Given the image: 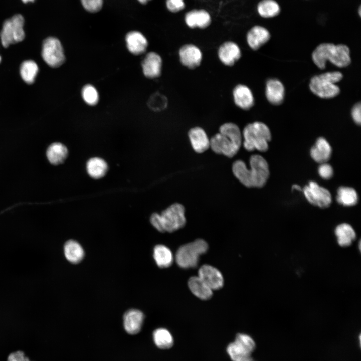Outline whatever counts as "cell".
I'll return each mask as SVG.
<instances>
[{
    "instance_id": "836d02e7",
    "label": "cell",
    "mask_w": 361,
    "mask_h": 361,
    "mask_svg": "<svg viewBox=\"0 0 361 361\" xmlns=\"http://www.w3.org/2000/svg\"><path fill=\"white\" fill-rule=\"evenodd\" d=\"M168 100L164 95L156 92L153 94L148 100V107L154 111H161L167 106Z\"/></svg>"
},
{
    "instance_id": "e0dca14e",
    "label": "cell",
    "mask_w": 361,
    "mask_h": 361,
    "mask_svg": "<svg viewBox=\"0 0 361 361\" xmlns=\"http://www.w3.org/2000/svg\"><path fill=\"white\" fill-rule=\"evenodd\" d=\"M162 61L157 53L150 52L145 57L142 62L144 75L149 78L159 77L161 72Z\"/></svg>"
},
{
    "instance_id": "8fae6325",
    "label": "cell",
    "mask_w": 361,
    "mask_h": 361,
    "mask_svg": "<svg viewBox=\"0 0 361 361\" xmlns=\"http://www.w3.org/2000/svg\"><path fill=\"white\" fill-rule=\"evenodd\" d=\"M303 191L306 199L312 205L324 208L331 204L332 200L329 191L315 182H310Z\"/></svg>"
},
{
    "instance_id": "ac0fdd59",
    "label": "cell",
    "mask_w": 361,
    "mask_h": 361,
    "mask_svg": "<svg viewBox=\"0 0 361 361\" xmlns=\"http://www.w3.org/2000/svg\"><path fill=\"white\" fill-rule=\"evenodd\" d=\"M270 38L269 32L261 26H255L247 32L246 40L249 46L256 50L268 41Z\"/></svg>"
},
{
    "instance_id": "d590c367",
    "label": "cell",
    "mask_w": 361,
    "mask_h": 361,
    "mask_svg": "<svg viewBox=\"0 0 361 361\" xmlns=\"http://www.w3.org/2000/svg\"><path fill=\"white\" fill-rule=\"evenodd\" d=\"M83 8L89 13H94L100 11L103 7V0H80Z\"/></svg>"
},
{
    "instance_id": "484cf974",
    "label": "cell",
    "mask_w": 361,
    "mask_h": 361,
    "mask_svg": "<svg viewBox=\"0 0 361 361\" xmlns=\"http://www.w3.org/2000/svg\"><path fill=\"white\" fill-rule=\"evenodd\" d=\"M153 258L158 267L167 268L169 267L173 261L172 252L165 245H157L153 249Z\"/></svg>"
},
{
    "instance_id": "9a60e30c",
    "label": "cell",
    "mask_w": 361,
    "mask_h": 361,
    "mask_svg": "<svg viewBox=\"0 0 361 361\" xmlns=\"http://www.w3.org/2000/svg\"><path fill=\"white\" fill-rule=\"evenodd\" d=\"M184 20L190 28L205 29L211 24L212 18L210 13L204 9H193L185 14Z\"/></svg>"
},
{
    "instance_id": "b9f144b4",
    "label": "cell",
    "mask_w": 361,
    "mask_h": 361,
    "mask_svg": "<svg viewBox=\"0 0 361 361\" xmlns=\"http://www.w3.org/2000/svg\"><path fill=\"white\" fill-rule=\"evenodd\" d=\"M240 361H255V360H254L251 356H250V357H248L245 359H243Z\"/></svg>"
},
{
    "instance_id": "83f0119b",
    "label": "cell",
    "mask_w": 361,
    "mask_h": 361,
    "mask_svg": "<svg viewBox=\"0 0 361 361\" xmlns=\"http://www.w3.org/2000/svg\"><path fill=\"white\" fill-rule=\"evenodd\" d=\"M338 244L342 247L351 245L356 238L355 232L351 225L343 223L338 225L335 230Z\"/></svg>"
},
{
    "instance_id": "1f68e13d",
    "label": "cell",
    "mask_w": 361,
    "mask_h": 361,
    "mask_svg": "<svg viewBox=\"0 0 361 361\" xmlns=\"http://www.w3.org/2000/svg\"><path fill=\"white\" fill-rule=\"evenodd\" d=\"M20 75L23 80L27 84H32L38 72V67L33 60L24 61L20 66Z\"/></svg>"
},
{
    "instance_id": "4dcf8cb0",
    "label": "cell",
    "mask_w": 361,
    "mask_h": 361,
    "mask_svg": "<svg viewBox=\"0 0 361 361\" xmlns=\"http://www.w3.org/2000/svg\"><path fill=\"white\" fill-rule=\"evenodd\" d=\"M155 345L160 349L170 348L173 345V338L170 332L165 328H158L153 333Z\"/></svg>"
},
{
    "instance_id": "5b68a950",
    "label": "cell",
    "mask_w": 361,
    "mask_h": 361,
    "mask_svg": "<svg viewBox=\"0 0 361 361\" xmlns=\"http://www.w3.org/2000/svg\"><path fill=\"white\" fill-rule=\"evenodd\" d=\"M242 136L244 147L249 151L255 149L261 152L267 151L271 138L268 126L258 121L247 124L243 130Z\"/></svg>"
},
{
    "instance_id": "f546056e",
    "label": "cell",
    "mask_w": 361,
    "mask_h": 361,
    "mask_svg": "<svg viewBox=\"0 0 361 361\" xmlns=\"http://www.w3.org/2000/svg\"><path fill=\"white\" fill-rule=\"evenodd\" d=\"M336 200L338 203L345 206L355 205L358 201V195L352 188L340 187L337 190Z\"/></svg>"
},
{
    "instance_id": "ffe728a7",
    "label": "cell",
    "mask_w": 361,
    "mask_h": 361,
    "mask_svg": "<svg viewBox=\"0 0 361 361\" xmlns=\"http://www.w3.org/2000/svg\"><path fill=\"white\" fill-rule=\"evenodd\" d=\"M125 41L128 50L135 55L144 53L148 46V41L145 36L137 31L127 33Z\"/></svg>"
},
{
    "instance_id": "ab89813d",
    "label": "cell",
    "mask_w": 361,
    "mask_h": 361,
    "mask_svg": "<svg viewBox=\"0 0 361 361\" xmlns=\"http://www.w3.org/2000/svg\"><path fill=\"white\" fill-rule=\"evenodd\" d=\"M8 361H30V360L22 351H18L10 354Z\"/></svg>"
},
{
    "instance_id": "5bb4252c",
    "label": "cell",
    "mask_w": 361,
    "mask_h": 361,
    "mask_svg": "<svg viewBox=\"0 0 361 361\" xmlns=\"http://www.w3.org/2000/svg\"><path fill=\"white\" fill-rule=\"evenodd\" d=\"M198 277L212 290L222 287L224 279L222 273L215 267L210 265H203L198 271Z\"/></svg>"
},
{
    "instance_id": "e575fe53",
    "label": "cell",
    "mask_w": 361,
    "mask_h": 361,
    "mask_svg": "<svg viewBox=\"0 0 361 361\" xmlns=\"http://www.w3.org/2000/svg\"><path fill=\"white\" fill-rule=\"evenodd\" d=\"M82 95L84 101L88 105H94L99 100V95L97 90L91 85H85L82 89Z\"/></svg>"
},
{
    "instance_id": "8992f818",
    "label": "cell",
    "mask_w": 361,
    "mask_h": 361,
    "mask_svg": "<svg viewBox=\"0 0 361 361\" xmlns=\"http://www.w3.org/2000/svg\"><path fill=\"white\" fill-rule=\"evenodd\" d=\"M342 78L340 72H327L313 76L310 80L309 88L313 94L321 98H332L339 94V87L335 84Z\"/></svg>"
},
{
    "instance_id": "6da1fadb",
    "label": "cell",
    "mask_w": 361,
    "mask_h": 361,
    "mask_svg": "<svg viewBox=\"0 0 361 361\" xmlns=\"http://www.w3.org/2000/svg\"><path fill=\"white\" fill-rule=\"evenodd\" d=\"M250 169L244 161L238 160L232 165L234 176L247 187H262L267 182L269 170L266 160L259 155H253L249 160Z\"/></svg>"
},
{
    "instance_id": "ba28073f",
    "label": "cell",
    "mask_w": 361,
    "mask_h": 361,
    "mask_svg": "<svg viewBox=\"0 0 361 361\" xmlns=\"http://www.w3.org/2000/svg\"><path fill=\"white\" fill-rule=\"evenodd\" d=\"M24 19L21 14L14 15L3 23L0 33L1 43L3 47L20 42L25 38L24 30Z\"/></svg>"
},
{
    "instance_id": "ee69618b",
    "label": "cell",
    "mask_w": 361,
    "mask_h": 361,
    "mask_svg": "<svg viewBox=\"0 0 361 361\" xmlns=\"http://www.w3.org/2000/svg\"><path fill=\"white\" fill-rule=\"evenodd\" d=\"M35 0H22V1L24 3H27L28 2H33Z\"/></svg>"
},
{
    "instance_id": "44dd1931",
    "label": "cell",
    "mask_w": 361,
    "mask_h": 361,
    "mask_svg": "<svg viewBox=\"0 0 361 361\" xmlns=\"http://www.w3.org/2000/svg\"><path fill=\"white\" fill-rule=\"evenodd\" d=\"M143 313L137 309L127 311L123 317L124 327L126 331L130 334H136L141 329L144 320Z\"/></svg>"
},
{
    "instance_id": "7bdbcfd3",
    "label": "cell",
    "mask_w": 361,
    "mask_h": 361,
    "mask_svg": "<svg viewBox=\"0 0 361 361\" xmlns=\"http://www.w3.org/2000/svg\"><path fill=\"white\" fill-rule=\"evenodd\" d=\"M293 189H295L296 190H301L300 187L298 185H294L293 186Z\"/></svg>"
},
{
    "instance_id": "7c38bea8",
    "label": "cell",
    "mask_w": 361,
    "mask_h": 361,
    "mask_svg": "<svg viewBox=\"0 0 361 361\" xmlns=\"http://www.w3.org/2000/svg\"><path fill=\"white\" fill-rule=\"evenodd\" d=\"M182 64L189 69H195L201 63L203 54L200 49L193 44H186L180 47L178 51Z\"/></svg>"
},
{
    "instance_id": "9c48e42d",
    "label": "cell",
    "mask_w": 361,
    "mask_h": 361,
    "mask_svg": "<svg viewBox=\"0 0 361 361\" xmlns=\"http://www.w3.org/2000/svg\"><path fill=\"white\" fill-rule=\"evenodd\" d=\"M255 347V342L251 336L238 333L234 341L228 344L226 350L232 361H240L251 356Z\"/></svg>"
},
{
    "instance_id": "60d3db41",
    "label": "cell",
    "mask_w": 361,
    "mask_h": 361,
    "mask_svg": "<svg viewBox=\"0 0 361 361\" xmlns=\"http://www.w3.org/2000/svg\"><path fill=\"white\" fill-rule=\"evenodd\" d=\"M151 0H137V1L142 4V5H145L147 4L149 2H150Z\"/></svg>"
},
{
    "instance_id": "52a82bcc",
    "label": "cell",
    "mask_w": 361,
    "mask_h": 361,
    "mask_svg": "<svg viewBox=\"0 0 361 361\" xmlns=\"http://www.w3.org/2000/svg\"><path fill=\"white\" fill-rule=\"evenodd\" d=\"M208 249V245L204 240L199 239L181 246L177 250L175 260L184 269L194 268L198 265L199 257Z\"/></svg>"
},
{
    "instance_id": "d6a6232c",
    "label": "cell",
    "mask_w": 361,
    "mask_h": 361,
    "mask_svg": "<svg viewBox=\"0 0 361 361\" xmlns=\"http://www.w3.org/2000/svg\"><path fill=\"white\" fill-rule=\"evenodd\" d=\"M259 14L264 18H271L278 15L280 8L274 0H262L257 5Z\"/></svg>"
},
{
    "instance_id": "3957f363",
    "label": "cell",
    "mask_w": 361,
    "mask_h": 361,
    "mask_svg": "<svg viewBox=\"0 0 361 361\" xmlns=\"http://www.w3.org/2000/svg\"><path fill=\"white\" fill-rule=\"evenodd\" d=\"M312 58L320 69L325 68L327 61L341 68L347 67L351 62L350 50L346 45L329 43L319 45L312 52Z\"/></svg>"
},
{
    "instance_id": "d6986e66",
    "label": "cell",
    "mask_w": 361,
    "mask_h": 361,
    "mask_svg": "<svg viewBox=\"0 0 361 361\" xmlns=\"http://www.w3.org/2000/svg\"><path fill=\"white\" fill-rule=\"evenodd\" d=\"M188 136L194 151L201 153L210 147V139L205 130L200 127H195L190 129Z\"/></svg>"
},
{
    "instance_id": "d4e9b609",
    "label": "cell",
    "mask_w": 361,
    "mask_h": 361,
    "mask_svg": "<svg viewBox=\"0 0 361 361\" xmlns=\"http://www.w3.org/2000/svg\"><path fill=\"white\" fill-rule=\"evenodd\" d=\"M64 255L67 260L72 263L80 262L84 256V251L77 241L70 240L67 241L64 247Z\"/></svg>"
},
{
    "instance_id": "cb8c5ba5",
    "label": "cell",
    "mask_w": 361,
    "mask_h": 361,
    "mask_svg": "<svg viewBox=\"0 0 361 361\" xmlns=\"http://www.w3.org/2000/svg\"><path fill=\"white\" fill-rule=\"evenodd\" d=\"M188 286L191 292L200 299H209L213 295V290L198 276L190 278Z\"/></svg>"
},
{
    "instance_id": "603a6c76",
    "label": "cell",
    "mask_w": 361,
    "mask_h": 361,
    "mask_svg": "<svg viewBox=\"0 0 361 361\" xmlns=\"http://www.w3.org/2000/svg\"><path fill=\"white\" fill-rule=\"evenodd\" d=\"M331 147L328 141L323 137H319L310 150V155L316 162L324 163L330 158Z\"/></svg>"
},
{
    "instance_id": "30bf717a",
    "label": "cell",
    "mask_w": 361,
    "mask_h": 361,
    "mask_svg": "<svg viewBox=\"0 0 361 361\" xmlns=\"http://www.w3.org/2000/svg\"><path fill=\"white\" fill-rule=\"evenodd\" d=\"M42 56L49 66L52 67L61 66L65 61V55L60 41L53 37L45 39L42 45Z\"/></svg>"
},
{
    "instance_id": "4316f807",
    "label": "cell",
    "mask_w": 361,
    "mask_h": 361,
    "mask_svg": "<svg viewBox=\"0 0 361 361\" xmlns=\"http://www.w3.org/2000/svg\"><path fill=\"white\" fill-rule=\"evenodd\" d=\"M46 155L51 164L58 165L65 160L68 155V150L63 144L56 142L48 147Z\"/></svg>"
},
{
    "instance_id": "f6af8a7d",
    "label": "cell",
    "mask_w": 361,
    "mask_h": 361,
    "mask_svg": "<svg viewBox=\"0 0 361 361\" xmlns=\"http://www.w3.org/2000/svg\"><path fill=\"white\" fill-rule=\"evenodd\" d=\"M1 57L0 56V62H1Z\"/></svg>"
},
{
    "instance_id": "2e32d148",
    "label": "cell",
    "mask_w": 361,
    "mask_h": 361,
    "mask_svg": "<svg viewBox=\"0 0 361 361\" xmlns=\"http://www.w3.org/2000/svg\"><path fill=\"white\" fill-rule=\"evenodd\" d=\"M233 97L235 105L244 110L250 109L254 104L251 90L244 84H239L235 86L233 90Z\"/></svg>"
},
{
    "instance_id": "277c9868",
    "label": "cell",
    "mask_w": 361,
    "mask_h": 361,
    "mask_svg": "<svg viewBox=\"0 0 361 361\" xmlns=\"http://www.w3.org/2000/svg\"><path fill=\"white\" fill-rule=\"evenodd\" d=\"M185 208L182 204L174 203L161 214H152L150 221L152 225L158 231L173 232L185 225Z\"/></svg>"
},
{
    "instance_id": "f1b7e54d",
    "label": "cell",
    "mask_w": 361,
    "mask_h": 361,
    "mask_svg": "<svg viewBox=\"0 0 361 361\" xmlns=\"http://www.w3.org/2000/svg\"><path fill=\"white\" fill-rule=\"evenodd\" d=\"M86 169L90 176L94 179H99L105 175L108 166L106 162L103 159L93 157L88 161Z\"/></svg>"
},
{
    "instance_id": "4fadbf2b",
    "label": "cell",
    "mask_w": 361,
    "mask_h": 361,
    "mask_svg": "<svg viewBox=\"0 0 361 361\" xmlns=\"http://www.w3.org/2000/svg\"><path fill=\"white\" fill-rule=\"evenodd\" d=\"M218 57L222 64L232 66L241 57V51L238 45L232 41L223 43L218 50Z\"/></svg>"
},
{
    "instance_id": "7402d4cb",
    "label": "cell",
    "mask_w": 361,
    "mask_h": 361,
    "mask_svg": "<svg viewBox=\"0 0 361 361\" xmlns=\"http://www.w3.org/2000/svg\"><path fill=\"white\" fill-rule=\"evenodd\" d=\"M285 90L282 83L276 79H270L266 84L265 95L268 101L273 105H280L283 101Z\"/></svg>"
},
{
    "instance_id": "7a4b0ae2",
    "label": "cell",
    "mask_w": 361,
    "mask_h": 361,
    "mask_svg": "<svg viewBox=\"0 0 361 361\" xmlns=\"http://www.w3.org/2000/svg\"><path fill=\"white\" fill-rule=\"evenodd\" d=\"M242 134L238 125L227 122L219 128V133L210 139V147L216 153L233 157L242 144Z\"/></svg>"
},
{
    "instance_id": "f35d334b",
    "label": "cell",
    "mask_w": 361,
    "mask_h": 361,
    "mask_svg": "<svg viewBox=\"0 0 361 361\" xmlns=\"http://www.w3.org/2000/svg\"><path fill=\"white\" fill-rule=\"evenodd\" d=\"M351 116L354 121L358 125L361 122V105L360 103L356 104L352 109Z\"/></svg>"
},
{
    "instance_id": "8d00e7d4",
    "label": "cell",
    "mask_w": 361,
    "mask_h": 361,
    "mask_svg": "<svg viewBox=\"0 0 361 361\" xmlns=\"http://www.w3.org/2000/svg\"><path fill=\"white\" fill-rule=\"evenodd\" d=\"M165 5L167 9L173 13L182 11L185 7L184 0H166Z\"/></svg>"
},
{
    "instance_id": "74e56055",
    "label": "cell",
    "mask_w": 361,
    "mask_h": 361,
    "mask_svg": "<svg viewBox=\"0 0 361 361\" xmlns=\"http://www.w3.org/2000/svg\"><path fill=\"white\" fill-rule=\"evenodd\" d=\"M318 173L320 177L325 179L330 178L333 174L332 167L326 163H321L318 168Z\"/></svg>"
}]
</instances>
